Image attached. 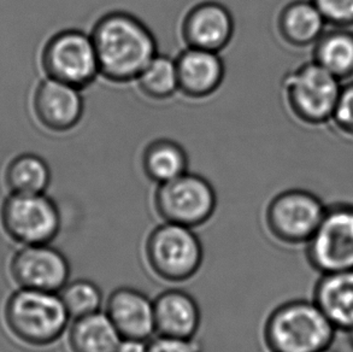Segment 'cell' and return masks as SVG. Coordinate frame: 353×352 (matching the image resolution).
Masks as SVG:
<instances>
[{"instance_id":"obj_1","label":"cell","mask_w":353,"mask_h":352,"mask_svg":"<svg viewBox=\"0 0 353 352\" xmlns=\"http://www.w3.org/2000/svg\"><path fill=\"white\" fill-rule=\"evenodd\" d=\"M91 34L101 77L114 85L132 84L158 55L156 35L135 14L115 10L93 24Z\"/></svg>"},{"instance_id":"obj_2","label":"cell","mask_w":353,"mask_h":352,"mask_svg":"<svg viewBox=\"0 0 353 352\" xmlns=\"http://www.w3.org/2000/svg\"><path fill=\"white\" fill-rule=\"evenodd\" d=\"M336 329L314 300H287L268 315L263 340L269 352H319L333 345Z\"/></svg>"},{"instance_id":"obj_3","label":"cell","mask_w":353,"mask_h":352,"mask_svg":"<svg viewBox=\"0 0 353 352\" xmlns=\"http://www.w3.org/2000/svg\"><path fill=\"white\" fill-rule=\"evenodd\" d=\"M343 84L312 59L292 69L281 82L282 97L290 114L301 124H330Z\"/></svg>"},{"instance_id":"obj_4","label":"cell","mask_w":353,"mask_h":352,"mask_svg":"<svg viewBox=\"0 0 353 352\" xmlns=\"http://www.w3.org/2000/svg\"><path fill=\"white\" fill-rule=\"evenodd\" d=\"M5 319L10 331L32 346H48L63 337L70 316L58 293L23 290L11 295Z\"/></svg>"},{"instance_id":"obj_5","label":"cell","mask_w":353,"mask_h":352,"mask_svg":"<svg viewBox=\"0 0 353 352\" xmlns=\"http://www.w3.org/2000/svg\"><path fill=\"white\" fill-rule=\"evenodd\" d=\"M145 258L158 279L174 284L185 282L201 271L204 246L194 229L163 222L148 234Z\"/></svg>"},{"instance_id":"obj_6","label":"cell","mask_w":353,"mask_h":352,"mask_svg":"<svg viewBox=\"0 0 353 352\" xmlns=\"http://www.w3.org/2000/svg\"><path fill=\"white\" fill-rule=\"evenodd\" d=\"M327 206L311 190H281L265 206L264 224L269 234L279 243L305 246L322 222Z\"/></svg>"},{"instance_id":"obj_7","label":"cell","mask_w":353,"mask_h":352,"mask_svg":"<svg viewBox=\"0 0 353 352\" xmlns=\"http://www.w3.org/2000/svg\"><path fill=\"white\" fill-rule=\"evenodd\" d=\"M153 206L163 222L196 229L208 224L215 215L217 193L206 177L187 172L157 186Z\"/></svg>"},{"instance_id":"obj_8","label":"cell","mask_w":353,"mask_h":352,"mask_svg":"<svg viewBox=\"0 0 353 352\" xmlns=\"http://www.w3.org/2000/svg\"><path fill=\"white\" fill-rule=\"evenodd\" d=\"M41 67L46 77L86 90L101 77L91 34L80 29H63L45 43Z\"/></svg>"},{"instance_id":"obj_9","label":"cell","mask_w":353,"mask_h":352,"mask_svg":"<svg viewBox=\"0 0 353 352\" xmlns=\"http://www.w3.org/2000/svg\"><path fill=\"white\" fill-rule=\"evenodd\" d=\"M305 258L320 274L353 269V203L327 206L322 222L305 245Z\"/></svg>"},{"instance_id":"obj_10","label":"cell","mask_w":353,"mask_h":352,"mask_svg":"<svg viewBox=\"0 0 353 352\" xmlns=\"http://www.w3.org/2000/svg\"><path fill=\"white\" fill-rule=\"evenodd\" d=\"M1 221L10 237L26 245L51 243L62 224L57 204L45 193L10 195L1 208Z\"/></svg>"},{"instance_id":"obj_11","label":"cell","mask_w":353,"mask_h":352,"mask_svg":"<svg viewBox=\"0 0 353 352\" xmlns=\"http://www.w3.org/2000/svg\"><path fill=\"white\" fill-rule=\"evenodd\" d=\"M235 21L230 10L215 0L201 1L187 10L180 24L186 48L221 53L234 38Z\"/></svg>"},{"instance_id":"obj_12","label":"cell","mask_w":353,"mask_h":352,"mask_svg":"<svg viewBox=\"0 0 353 352\" xmlns=\"http://www.w3.org/2000/svg\"><path fill=\"white\" fill-rule=\"evenodd\" d=\"M70 263L64 253L48 244L28 245L14 256L11 274L28 290L58 293L70 280Z\"/></svg>"},{"instance_id":"obj_13","label":"cell","mask_w":353,"mask_h":352,"mask_svg":"<svg viewBox=\"0 0 353 352\" xmlns=\"http://www.w3.org/2000/svg\"><path fill=\"white\" fill-rule=\"evenodd\" d=\"M34 114L40 124L53 133H67L81 122L85 114L82 90L46 77L33 97Z\"/></svg>"},{"instance_id":"obj_14","label":"cell","mask_w":353,"mask_h":352,"mask_svg":"<svg viewBox=\"0 0 353 352\" xmlns=\"http://www.w3.org/2000/svg\"><path fill=\"white\" fill-rule=\"evenodd\" d=\"M175 63L179 93L188 99H206L225 81V64L221 53L185 46Z\"/></svg>"},{"instance_id":"obj_15","label":"cell","mask_w":353,"mask_h":352,"mask_svg":"<svg viewBox=\"0 0 353 352\" xmlns=\"http://www.w3.org/2000/svg\"><path fill=\"white\" fill-rule=\"evenodd\" d=\"M105 314L122 338L150 340L156 334L153 300L138 289L123 286L112 291Z\"/></svg>"},{"instance_id":"obj_16","label":"cell","mask_w":353,"mask_h":352,"mask_svg":"<svg viewBox=\"0 0 353 352\" xmlns=\"http://www.w3.org/2000/svg\"><path fill=\"white\" fill-rule=\"evenodd\" d=\"M156 334L172 338H196L201 310L196 298L181 289H169L153 300Z\"/></svg>"},{"instance_id":"obj_17","label":"cell","mask_w":353,"mask_h":352,"mask_svg":"<svg viewBox=\"0 0 353 352\" xmlns=\"http://www.w3.org/2000/svg\"><path fill=\"white\" fill-rule=\"evenodd\" d=\"M312 300L336 331L350 332L353 329V269L321 274Z\"/></svg>"},{"instance_id":"obj_18","label":"cell","mask_w":353,"mask_h":352,"mask_svg":"<svg viewBox=\"0 0 353 352\" xmlns=\"http://www.w3.org/2000/svg\"><path fill=\"white\" fill-rule=\"evenodd\" d=\"M328 24L312 0H293L277 14L276 30L283 43L294 48H312Z\"/></svg>"},{"instance_id":"obj_19","label":"cell","mask_w":353,"mask_h":352,"mask_svg":"<svg viewBox=\"0 0 353 352\" xmlns=\"http://www.w3.org/2000/svg\"><path fill=\"white\" fill-rule=\"evenodd\" d=\"M141 166L148 180L158 186L188 172L190 158L186 148L175 140L154 139L143 148Z\"/></svg>"},{"instance_id":"obj_20","label":"cell","mask_w":353,"mask_h":352,"mask_svg":"<svg viewBox=\"0 0 353 352\" xmlns=\"http://www.w3.org/2000/svg\"><path fill=\"white\" fill-rule=\"evenodd\" d=\"M121 339L105 311L74 320L68 332L72 352H116Z\"/></svg>"},{"instance_id":"obj_21","label":"cell","mask_w":353,"mask_h":352,"mask_svg":"<svg viewBox=\"0 0 353 352\" xmlns=\"http://www.w3.org/2000/svg\"><path fill=\"white\" fill-rule=\"evenodd\" d=\"M312 61L343 82L353 77V32L332 27L312 46Z\"/></svg>"},{"instance_id":"obj_22","label":"cell","mask_w":353,"mask_h":352,"mask_svg":"<svg viewBox=\"0 0 353 352\" xmlns=\"http://www.w3.org/2000/svg\"><path fill=\"white\" fill-rule=\"evenodd\" d=\"M5 181L12 193L41 195L51 182L48 163L34 153H24L12 159L5 172Z\"/></svg>"},{"instance_id":"obj_23","label":"cell","mask_w":353,"mask_h":352,"mask_svg":"<svg viewBox=\"0 0 353 352\" xmlns=\"http://www.w3.org/2000/svg\"><path fill=\"white\" fill-rule=\"evenodd\" d=\"M134 84L139 92L153 101H167L179 93L175 58L158 53Z\"/></svg>"},{"instance_id":"obj_24","label":"cell","mask_w":353,"mask_h":352,"mask_svg":"<svg viewBox=\"0 0 353 352\" xmlns=\"http://www.w3.org/2000/svg\"><path fill=\"white\" fill-rule=\"evenodd\" d=\"M58 295L72 320L101 311L104 304V295L101 287L88 279L68 281Z\"/></svg>"},{"instance_id":"obj_25","label":"cell","mask_w":353,"mask_h":352,"mask_svg":"<svg viewBox=\"0 0 353 352\" xmlns=\"http://www.w3.org/2000/svg\"><path fill=\"white\" fill-rule=\"evenodd\" d=\"M330 27L352 28L353 0H312Z\"/></svg>"},{"instance_id":"obj_26","label":"cell","mask_w":353,"mask_h":352,"mask_svg":"<svg viewBox=\"0 0 353 352\" xmlns=\"http://www.w3.org/2000/svg\"><path fill=\"white\" fill-rule=\"evenodd\" d=\"M330 124L340 134L353 139V81L341 88Z\"/></svg>"},{"instance_id":"obj_27","label":"cell","mask_w":353,"mask_h":352,"mask_svg":"<svg viewBox=\"0 0 353 352\" xmlns=\"http://www.w3.org/2000/svg\"><path fill=\"white\" fill-rule=\"evenodd\" d=\"M148 352H203V350L196 338H172L156 334V337L148 342Z\"/></svg>"},{"instance_id":"obj_28","label":"cell","mask_w":353,"mask_h":352,"mask_svg":"<svg viewBox=\"0 0 353 352\" xmlns=\"http://www.w3.org/2000/svg\"><path fill=\"white\" fill-rule=\"evenodd\" d=\"M148 340L122 338L116 352H148Z\"/></svg>"},{"instance_id":"obj_29","label":"cell","mask_w":353,"mask_h":352,"mask_svg":"<svg viewBox=\"0 0 353 352\" xmlns=\"http://www.w3.org/2000/svg\"><path fill=\"white\" fill-rule=\"evenodd\" d=\"M347 334H349V343L351 346H352L353 349V329L350 331V332H347Z\"/></svg>"},{"instance_id":"obj_30","label":"cell","mask_w":353,"mask_h":352,"mask_svg":"<svg viewBox=\"0 0 353 352\" xmlns=\"http://www.w3.org/2000/svg\"><path fill=\"white\" fill-rule=\"evenodd\" d=\"M319 352H339L336 351V350H334V349L332 348V346H328V348L322 349V350H320Z\"/></svg>"}]
</instances>
